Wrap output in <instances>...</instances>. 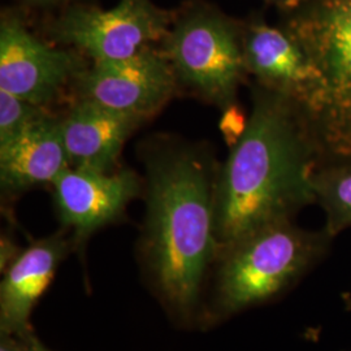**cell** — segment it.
I'll use <instances>...</instances> for the list:
<instances>
[{
  "mask_svg": "<svg viewBox=\"0 0 351 351\" xmlns=\"http://www.w3.org/2000/svg\"><path fill=\"white\" fill-rule=\"evenodd\" d=\"M146 213L138 261L151 293L181 328L201 326L204 288L216 261L213 147L171 134L142 142Z\"/></svg>",
  "mask_w": 351,
  "mask_h": 351,
  "instance_id": "obj_1",
  "label": "cell"
},
{
  "mask_svg": "<svg viewBox=\"0 0 351 351\" xmlns=\"http://www.w3.org/2000/svg\"><path fill=\"white\" fill-rule=\"evenodd\" d=\"M319 152L301 106L252 84L246 130L217 172L215 232L219 250L267 226L290 221L316 203Z\"/></svg>",
  "mask_w": 351,
  "mask_h": 351,
  "instance_id": "obj_2",
  "label": "cell"
},
{
  "mask_svg": "<svg viewBox=\"0 0 351 351\" xmlns=\"http://www.w3.org/2000/svg\"><path fill=\"white\" fill-rule=\"evenodd\" d=\"M330 236L308 232L293 220L256 230L220 249L213 263V289L201 328L275 298L326 249Z\"/></svg>",
  "mask_w": 351,
  "mask_h": 351,
  "instance_id": "obj_3",
  "label": "cell"
},
{
  "mask_svg": "<svg viewBox=\"0 0 351 351\" xmlns=\"http://www.w3.org/2000/svg\"><path fill=\"white\" fill-rule=\"evenodd\" d=\"M282 25L319 77L313 97L301 106L319 164L351 159V0H307Z\"/></svg>",
  "mask_w": 351,
  "mask_h": 351,
  "instance_id": "obj_4",
  "label": "cell"
},
{
  "mask_svg": "<svg viewBox=\"0 0 351 351\" xmlns=\"http://www.w3.org/2000/svg\"><path fill=\"white\" fill-rule=\"evenodd\" d=\"M162 49L173 68L180 94L226 110L250 80L243 58V20L204 0L175 10Z\"/></svg>",
  "mask_w": 351,
  "mask_h": 351,
  "instance_id": "obj_5",
  "label": "cell"
},
{
  "mask_svg": "<svg viewBox=\"0 0 351 351\" xmlns=\"http://www.w3.org/2000/svg\"><path fill=\"white\" fill-rule=\"evenodd\" d=\"M175 17L152 0H120L110 10L77 3L45 25L51 42L81 53L90 63L119 62L160 46Z\"/></svg>",
  "mask_w": 351,
  "mask_h": 351,
  "instance_id": "obj_6",
  "label": "cell"
},
{
  "mask_svg": "<svg viewBox=\"0 0 351 351\" xmlns=\"http://www.w3.org/2000/svg\"><path fill=\"white\" fill-rule=\"evenodd\" d=\"M88 65L77 51L37 36L23 13H1L0 90L53 110L63 101H72L75 84Z\"/></svg>",
  "mask_w": 351,
  "mask_h": 351,
  "instance_id": "obj_7",
  "label": "cell"
},
{
  "mask_svg": "<svg viewBox=\"0 0 351 351\" xmlns=\"http://www.w3.org/2000/svg\"><path fill=\"white\" fill-rule=\"evenodd\" d=\"M177 95L175 72L160 45L125 60L90 63L75 84L72 101H93L147 123Z\"/></svg>",
  "mask_w": 351,
  "mask_h": 351,
  "instance_id": "obj_8",
  "label": "cell"
},
{
  "mask_svg": "<svg viewBox=\"0 0 351 351\" xmlns=\"http://www.w3.org/2000/svg\"><path fill=\"white\" fill-rule=\"evenodd\" d=\"M51 189L60 228L71 233L75 252L82 256L97 232L125 217L128 206L143 195L145 180L123 167L113 172L69 167Z\"/></svg>",
  "mask_w": 351,
  "mask_h": 351,
  "instance_id": "obj_9",
  "label": "cell"
},
{
  "mask_svg": "<svg viewBox=\"0 0 351 351\" xmlns=\"http://www.w3.org/2000/svg\"><path fill=\"white\" fill-rule=\"evenodd\" d=\"M75 252L71 233L60 228L33 241L1 274L0 333L26 339L34 333L30 317L64 261Z\"/></svg>",
  "mask_w": 351,
  "mask_h": 351,
  "instance_id": "obj_10",
  "label": "cell"
},
{
  "mask_svg": "<svg viewBox=\"0 0 351 351\" xmlns=\"http://www.w3.org/2000/svg\"><path fill=\"white\" fill-rule=\"evenodd\" d=\"M243 58L254 84L306 104L317 86V72L284 25H269L254 16L243 20Z\"/></svg>",
  "mask_w": 351,
  "mask_h": 351,
  "instance_id": "obj_11",
  "label": "cell"
},
{
  "mask_svg": "<svg viewBox=\"0 0 351 351\" xmlns=\"http://www.w3.org/2000/svg\"><path fill=\"white\" fill-rule=\"evenodd\" d=\"M69 167L62 130V112L53 111L20 137L0 146L3 204L16 201L30 190L51 188Z\"/></svg>",
  "mask_w": 351,
  "mask_h": 351,
  "instance_id": "obj_12",
  "label": "cell"
},
{
  "mask_svg": "<svg viewBox=\"0 0 351 351\" xmlns=\"http://www.w3.org/2000/svg\"><path fill=\"white\" fill-rule=\"evenodd\" d=\"M146 121L138 117L93 101H69L62 112V130L71 167L95 172L117 171L128 139Z\"/></svg>",
  "mask_w": 351,
  "mask_h": 351,
  "instance_id": "obj_13",
  "label": "cell"
},
{
  "mask_svg": "<svg viewBox=\"0 0 351 351\" xmlns=\"http://www.w3.org/2000/svg\"><path fill=\"white\" fill-rule=\"evenodd\" d=\"M313 184L326 213V233L333 237L351 228V159L317 164Z\"/></svg>",
  "mask_w": 351,
  "mask_h": 351,
  "instance_id": "obj_14",
  "label": "cell"
},
{
  "mask_svg": "<svg viewBox=\"0 0 351 351\" xmlns=\"http://www.w3.org/2000/svg\"><path fill=\"white\" fill-rule=\"evenodd\" d=\"M53 111L0 90V146L20 137L30 126Z\"/></svg>",
  "mask_w": 351,
  "mask_h": 351,
  "instance_id": "obj_15",
  "label": "cell"
},
{
  "mask_svg": "<svg viewBox=\"0 0 351 351\" xmlns=\"http://www.w3.org/2000/svg\"><path fill=\"white\" fill-rule=\"evenodd\" d=\"M221 112L223 113L220 119V130L226 145L229 146V149H232L243 136L249 123V116L242 110V107L237 101L226 107Z\"/></svg>",
  "mask_w": 351,
  "mask_h": 351,
  "instance_id": "obj_16",
  "label": "cell"
},
{
  "mask_svg": "<svg viewBox=\"0 0 351 351\" xmlns=\"http://www.w3.org/2000/svg\"><path fill=\"white\" fill-rule=\"evenodd\" d=\"M21 250L23 249L17 247L14 239L8 233L1 234V239H0V271L1 272L12 263Z\"/></svg>",
  "mask_w": 351,
  "mask_h": 351,
  "instance_id": "obj_17",
  "label": "cell"
},
{
  "mask_svg": "<svg viewBox=\"0 0 351 351\" xmlns=\"http://www.w3.org/2000/svg\"><path fill=\"white\" fill-rule=\"evenodd\" d=\"M25 7L46 11H62L64 8L77 3H86L88 0H19Z\"/></svg>",
  "mask_w": 351,
  "mask_h": 351,
  "instance_id": "obj_18",
  "label": "cell"
},
{
  "mask_svg": "<svg viewBox=\"0 0 351 351\" xmlns=\"http://www.w3.org/2000/svg\"><path fill=\"white\" fill-rule=\"evenodd\" d=\"M26 339L13 336V335L0 333V351H26L27 350Z\"/></svg>",
  "mask_w": 351,
  "mask_h": 351,
  "instance_id": "obj_19",
  "label": "cell"
},
{
  "mask_svg": "<svg viewBox=\"0 0 351 351\" xmlns=\"http://www.w3.org/2000/svg\"><path fill=\"white\" fill-rule=\"evenodd\" d=\"M265 1L280 8L281 11L289 13L297 10L298 7H301L302 4L307 0H265Z\"/></svg>",
  "mask_w": 351,
  "mask_h": 351,
  "instance_id": "obj_20",
  "label": "cell"
},
{
  "mask_svg": "<svg viewBox=\"0 0 351 351\" xmlns=\"http://www.w3.org/2000/svg\"><path fill=\"white\" fill-rule=\"evenodd\" d=\"M26 345H27L26 351H53L49 349L40 339H38L36 332L26 339Z\"/></svg>",
  "mask_w": 351,
  "mask_h": 351,
  "instance_id": "obj_21",
  "label": "cell"
}]
</instances>
